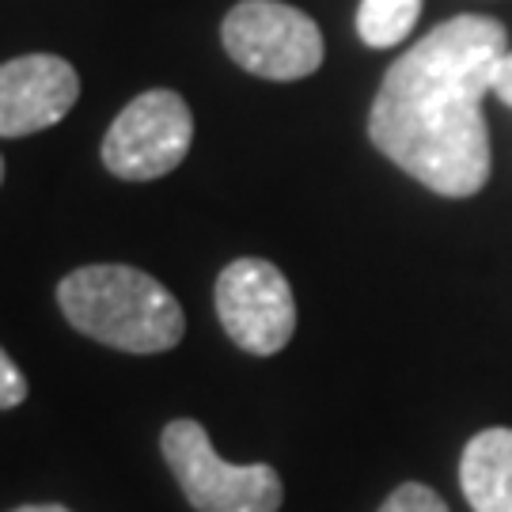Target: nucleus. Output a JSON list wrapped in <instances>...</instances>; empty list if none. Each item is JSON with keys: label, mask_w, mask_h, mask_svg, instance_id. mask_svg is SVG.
Returning <instances> with one entry per match:
<instances>
[{"label": "nucleus", "mask_w": 512, "mask_h": 512, "mask_svg": "<svg viewBox=\"0 0 512 512\" xmlns=\"http://www.w3.org/2000/svg\"><path fill=\"white\" fill-rule=\"evenodd\" d=\"M509 54L490 16H456L433 27L387 69L368 114V137L410 179L444 198H471L490 179L482 99Z\"/></svg>", "instance_id": "obj_1"}, {"label": "nucleus", "mask_w": 512, "mask_h": 512, "mask_svg": "<svg viewBox=\"0 0 512 512\" xmlns=\"http://www.w3.org/2000/svg\"><path fill=\"white\" fill-rule=\"evenodd\" d=\"M57 304L80 334L122 353H167L183 342L179 300L137 266H80L61 277Z\"/></svg>", "instance_id": "obj_2"}, {"label": "nucleus", "mask_w": 512, "mask_h": 512, "mask_svg": "<svg viewBox=\"0 0 512 512\" xmlns=\"http://www.w3.org/2000/svg\"><path fill=\"white\" fill-rule=\"evenodd\" d=\"M160 448L198 512H277L285 501V482L270 463L220 459L202 421H167Z\"/></svg>", "instance_id": "obj_3"}, {"label": "nucleus", "mask_w": 512, "mask_h": 512, "mask_svg": "<svg viewBox=\"0 0 512 512\" xmlns=\"http://www.w3.org/2000/svg\"><path fill=\"white\" fill-rule=\"evenodd\" d=\"M220 42L239 69L262 80H304L323 65V35L308 12L281 0H239Z\"/></svg>", "instance_id": "obj_4"}, {"label": "nucleus", "mask_w": 512, "mask_h": 512, "mask_svg": "<svg viewBox=\"0 0 512 512\" xmlns=\"http://www.w3.org/2000/svg\"><path fill=\"white\" fill-rule=\"evenodd\" d=\"M194 141V114L179 92H145L129 99L103 137V164L110 175L148 183L186 160Z\"/></svg>", "instance_id": "obj_5"}, {"label": "nucleus", "mask_w": 512, "mask_h": 512, "mask_svg": "<svg viewBox=\"0 0 512 512\" xmlns=\"http://www.w3.org/2000/svg\"><path fill=\"white\" fill-rule=\"evenodd\" d=\"M224 334L255 357H274L296 330V300L285 274L266 258H236L217 277Z\"/></svg>", "instance_id": "obj_6"}, {"label": "nucleus", "mask_w": 512, "mask_h": 512, "mask_svg": "<svg viewBox=\"0 0 512 512\" xmlns=\"http://www.w3.org/2000/svg\"><path fill=\"white\" fill-rule=\"evenodd\" d=\"M80 99V76L57 54H23L0 65V137L57 126Z\"/></svg>", "instance_id": "obj_7"}, {"label": "nucleus", "mask_w": 512, "mask_h": 512, "mask_svg": "<svg viewBox=\"0 0 512 512\" xmlns=\"http://www.w3.org/2000/svg\"><path fill=\"white\" fill-rule=\"evenodd\" d=\"M459 486L475 512H512V429H482L459 459Z\"/></svg>", "instance_id": "obj_8"}, {"label": "nucleus", "mask_w": 512, "mask_h": 512, "mask_svg": "<svg viewBox=\"0 0 512 512\" xmlns=\"http://www.w3.org/2000/svg\"><path fill=\"white\" fill-rule=\"evenodd\" d=\"M421 0H361L357 8V35L365 38L372 50L399 46L410 31L418 27Z\"/></svg>", "instance_id": "obj_9"}, {"label": "nucleus", "mask_w": 512, "mask_h": 512, "mask_svg": "<svg viewBox=\"0 0 512 512\" xmlns=\"http://www.w3.org/2000/svg\"><path fill=\"white\" fill-rule=\"evenodd\" d=\"M380 512H448V505L440 501L437 490H429L421 482H406L380 505Z\"/></svg>", "instance_id": "obj_10"}, {"label": "nucleus", "mask_w": 512, "mask_h": 512, "mask_svg": "<svg viewBox=\"0 0 512 512\" xmlns=\"http://www.w3.org/2000/svg\"><path fill=\"white\" fill-rule=\"evenodd\" d=\"M27 399V380H23V372L19 365L0 349V410H12Z\"/></svg>", "instance_id": "obj_11"}, {"label": "nucleus", "mask_w": 512, "mask_h": 512, "mask_svg": "<svg viewBox=\"0 0 512 512\" xmlns=\"http://www.w3.org/2000/svg\"><path fill=\"white\" fill-rule=\"evenodd\" d=\"M494 99H501L505 107H512V50L505 54L501 69H497V76H494Z\"/></svg>", "instance_id": "obj_12"}, {"label": "nucleus", "mask_w": 512, "mask_h": 512, "mask_svg": "<svg viewBox=\"0 0 512 512\" xmlns=\"http://www.w3.org/2000/svg\"><path fill=\"white\" fill-rule=\"evenodd\" d=\"M12 512H73V509H65V505H19Z\"/></svg>", "instance_id": "obj_13"}, {"label": "nucleus", "mask_w": 512, "mask_h": 512, "mask_svg": "<svg viewBox=\"0 0 512 512\" xmlns=\"http://www.w3.org/2000/svg\"><path fill=\"white\" fill-rule=\"evenodd\" d=\"M0 183H4V160H0Z\"/></svg>", "instance_id": "obj_14"}]
</instances>
